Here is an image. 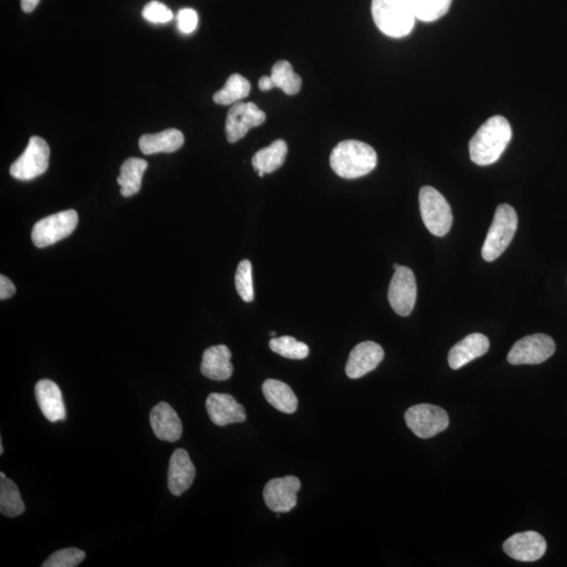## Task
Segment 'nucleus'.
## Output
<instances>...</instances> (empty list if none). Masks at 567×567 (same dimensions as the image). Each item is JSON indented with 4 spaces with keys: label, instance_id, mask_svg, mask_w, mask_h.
<instances>
[{
    "label": "nucleus",
    "instance_id": "obj_7",
    "mask_svg": "<svg viewBox=\"0 0 567 567\" xmlns=\"http://www.w3.org/2000/svg\"><path fill=\"white\" fill-rule=\"evenodd\" d=\"M78 225V214L76 210L70 209L61 211L44 217L34 226L32 240L38 248H48L59 240L71 236Z\"/></svg>",
    "mask_w": 567,
    "mask_h": 567
},
{
    "label": "nucleus",
    "instance_id": "obj_40",
    "mask_svg": "<svg viewBox=\"0 0 567 567\" xmlns=\"http://www.w3.org/2000/svg\"><path fill=\"white\" fill-rule=\"evenodd\" d=\"M393 268H394V271H397V269H398V268H399V265H398V264H394V265H393Z\"/></svg>",
    "mask_w": 567,
    "mask_h": 567
},
{
    "label": "nucleus",
    "instance_id": "obj_5",
    "mask_svg": "<svg viewBox=\"0 0 567 567\" xmlns=\"http://www.w3.org/2000/svg\"><path fill=\"white\" fill-rule=\"evenodd\" d=\"M420 208L423 224L437 237H444L450 232L453 215L451 206L437 189L423 186L420 192Z\"/></svg>",
    "mask_w": 567,
    "mask_h": 567
},
{
    "label": "nucleus",
    "instance_id": "obj_2",
    "mask_svg": "<svg viewBox=\"0 0 567 567\" xmlns=\"http://www.w3.org/2000/svg\"><path fill=\"white\" fill-rule=\"evenodd\" d=\"M330 165L332 170L343 179H358L376 168L377 154L365 142L342 141L330 154Z\"/></svg>",
    "mask_w": 567,
    "mask_h": 567
},
{
    "label": "nucleus",
    "instance_id": "obj_8",
    "mask_svg": "<svg viewBox=\"0 0 567 567\" xmlns=\"http://www.w3.org/2000/svg\"><path fill=\"white\" fill-rule=\"evenodd\" d=\"M50 146L47 141L34 136L24 154L11 165L10 174L20 181H31L48 170Z\"/></svg>",
    "mask_w": 567,
    "mask_h": 567
},
{
    "label": "nucleus",
    "instance_id": "obj_17",
    "mask_svg": "<svg viewBox=\"0 0 567 567\" xmlns=\"http://www.w3.org/2000/svg\"><path fill=\"white\" fill-rule=\"evenodd\" d=\"M194 477H196V468L187 451L177 449L169 461V489L171 494L181 496L191 488Z\"/></svg>",
    "mask_w": 567,
    "mask_h": 567
},
{
    "label": "nucleus",
    "instance_id": "obj_34",
    "mask_svg": "<svg viewBox=\"0 0 567 567\" xmlns=\"http://www.w3.org/2000/svg\"><path fill=\"white\" fill-rule=\"evenodd\" d=\"M16 288L11 280L4 276L0 277V300H8L15 295Z\"/></svg>",
    "mask_w": 567,
    "mask_h": 567
},
{
    "label": "nucleus",
    "instance_id": "obj_13",
    "mask_svg": "<svg viewBox=\"0 0 567 567\" xmlns=\"http://www.w3.org/2000/svg\"><path fill=\"white\" fill-rule=\"evenodd\" d=\"M503 551L521 563H534L547 552V541L537 532H518L503 543Z\"/></svg>",
    "mask_w": 567,
    "mask_h": 567
},
{
    "label": "nucleus",
    "instance_id": "obj_24",
    "mask_svg": "<svg viewBox=\"0 0 567 567\" xmlns=\"http://www.w3.org/2000/svg\"><path fill=\"white\" fill-rule=\"evenodd\" d=\"M147 162L140 158H129L120 169L117 182L122 186V194L125 198L133 197L141 189L143 175L147 169Z\"/></svg>",
    "mask_w": 567,
    "mask_h": 567
},
{
    "label": "nucleus",
    "instance_id": "obj_9",
    "mask_svg": "<svg viewBox=\"0 0 567 567\" xmlns=\"http://www.w3.org/2000/svg\"><path fill=\"white\" fill-rule=\"evenodd\" d=\"M555 350L551 336L542 334L524 337L512 347L508 362L512 365H538L546 362Z\"/></svg>",
    "mask_w": 567,
    "mask_h": 567
},
{
    "label": "nucleus",
    "instance_id": "obj_4",
    "mask_svg": "<svg viewBox=\"0 0 567 567\" xmlns=\"http://www.w3.org/2000/svg\"><path fill=\"white\" fill-rule=\"evenodd\" d=\"M517 227L518 217L512 206L508 204L498 206L481 250L484 260L492 262L498 259L511 244Z\"/></svg>",
    "mask_w": 567,
    "mask_h": 567
},
{
    "label": "nucleus",
    "instance_id": "obj_14",
    "mask_svg": "<svg viewBox=\"0 0 567 567\" xmlns=\"http://www.w3.org/2000/svg\"><path fill=\"white\" fill-rule=\"evenodd\" d=\"M206 410L216 426L225 427L246 421L244 406L229 394H209L206 399Z\"/></svg>",
    "mask_w": 567,
    "mask_h": 567
},
{
    "label": "nucleus",
    "instance_id": "obj_36",
    "mask_svg": "<svg viewBox=\"0 0 567 567\" xmlns=\"http://www.w3.org/2000/svg\"><path fill=\"white\" fill-rule=\"evenodd\" d=\"M259 88L263 91H271L273 89L271 76H263L259 82Z\"/></svg>",
    "mask_w": 567,
    "mask_h": 567
},
{
    "label": "nucleus",
    "instance_id": "obj_37",
    "mask_svg": "<svg viewBox=\"0 0 567 567\" xmlns=\"http://www.w3.org/2000/svg\"><path fill=\"white\" fill-rule=\"evenodd\" d=\"M0 454H4V445H3V441H0Z\"/></svg>",
    "mask_w": 567,
    "mask_h": 567
},
{
    "label": "nucleus",
    "instance_id": "obj_39",
    "mask_svg": "<svg viewBox=\"0 0 567 567\" xmlns=\"http://www.w3.org/2000/svg\"><path fill=\"white\" fill-rule=\"evenodd\" d=\"M0 477H2V478H7V476H5V474H4V473H3V472H2V473H0Z\"/></svg>",
    "mask_w": 567,
    "mask_h": 567
},
{
    "label": "nucleus",
    "instance_id": "obj_1",
    "mask_svg": "<svg viewBox=\"0 0 567 567\" xmlns=\"http://www.w3.org/2000/svg\"><path fill=\"white\" fill-rule=\"evenodd\" d=\"M512 135L511 125L506 118L494 116L486 120L469 141L472 161L480 166L497 162L511 142Z\"/></svg>",
    "mask_w": 567,
    "mask_h": 567
},
{
    "label": "nucleus",
    "instance_id": "obj_23",
    "mask_svg": "<svg viewBox=\"0 0 567 567\" xmlns=\"http://www.w3.org/2000/svg\"><path fill=\"white\" fill-rule=\"evenodd\" d=\"M287 154V143L279 139L256 153L251 163L256 173L272 174L283 166Z\"/></svg>",
    "mask_w": 567,
    "mask_h": 567
},
{
    "label": "nucleus",
    "instance_id": "obj_21",
    "mask_svg": "<svg viewBox=\"0 0 567 567\" xmlns=\"http://www.w3.org/2000/svg\"><path fill=\"white\" fill-rule=\"evenodd\" d=\"M185 145V135L180 130L169 129L161 133L145 135L139 140V147L145 154L174 153Z\"/></svg>",
    "mask_w": 567,
    "mask_h": 567
},
{
    "label": "nucleus",
    "instance_id": "obj_38",
    "mask_svg": "<svg viewBox=\"0 0 567 567\" xmlns=\"http://www.w3.org/2000/svg\"><path fill=\"white\" fill-rule=\"evenodd\" d=\"M269 335H271L273 337H276L277 336V332L276 331H271V332H269Z\"/></svg>",
    "mask_w": 567,
    "mask_h": 567
},
{
    "label": "nucleus",
    "instance_id": "obj_25",
    "mask_svg": "<svg viewBox=\"0 0 567 567\" xmlns=\"http://www.w3.org/2000/svg\"><path fill=\"white\" fill-rule=\"evenodd\" d=\"M250 91L251 85L248 79L240 74H232L227 79L224 87L214 95V101L220 106L234 105V103L245 99Z\"/></svg>",
    "mask_w": 567,
    "mask_h": 567
},
{
    "label": "nucleus",
    "instance_id": "obj_10",
    "mask_svg": "<svg viewBox=\"0 0 567 567\" xmlns=\"http://www.w3.org/2000/svg\"><path fill=\"white\" fill-rule=\"evenodd\" d=\"M416 297L417 284L414 272L408 267L399 266L389 286V303L400 317H408L413 311Z\"/></svg>",
    "mask_w": 567,
    "mask_h": 567
},
{
    "label": "nucleus",
    "instance_id": "obj_20",
    "mask_svg": "<svg viewBox=\"0 0 567 567\" xmlns=\"http://www.w3.org/2000/svg\"><path fill=\"white\" fill-rule=\"evenodd\" d=\"M202 374L209 380L227 381L233 374L232 351L225 345L213 346L203 353L201 363Z\"/></svg>",
    "mask_w": 567,
    "mask_h": 567
},
{
    "label": "nucleus",
    "instance_id": "obj_35",
    "mask_svg": "<svg viewBox=\"0 0 567 567\" xmlns=\"http://www.w3.org/2000/svg\"><path fill=\"white\" fill-rule=\"evenodd\" d=\"M40 0H20L21 9L26 13H31L36 9Z\"/></svg>",
    "mask_w": 567,
    "mask_h": 567
},
{
    "label": "nucleus",
    "instance_id": "obj_3",
    "mask_svg": "<svg viewBox=\"0 0 567 567\" xmlns=\"http://www.w3.org/2000/svg\"><path fill=\"white\" fill-rule=\"evenodd\" d=\"M371 12L378 30L392 38L408 36L417 20L413 0H372Z\"/></svg>",
    "mask_w": 567,
    "mask_h": 567
},
{
    "label": "nucleus",
    "instance_id": "obj_30",
    "mask_svg": "<svg viewBox=\"0 0 567 567\" xmlns=\"http://www.w3.org/2000/svg\"><path fill=\"white\" fill-rule=\"evenodd\" d=\"M234 283H236V288L240 299L246 303L254 301V280H252V265L249 260H243L240 263Z\"/></svg>",
    "mask_w": 567,
    "mask_h": 567
},
{
    "label": "nucleus",
    "instance_id": "obj_16",
    "mask_svg": "<svg viewBox=\"0 0 567 567\" xmlns=\"http://www.w3.org/2000/svg\"><path fill=\"white\" fill-rule=\"evenodd\" d=\"M154 434L160 440L176 443L182 437V421L177 412L168 403L154 406L150 415Z\"/></svg>",
    "mask_w": 567,
    "mask_h": 567
},
{
    "label": "nucleus",
    "instance_id": "obj_19",
    "mask_svg": "<svg viewBox=\"0 0 567 567\" xmlns=\"http://www.w3.org/2000/svg\"><path fill=\"white\" fill-rule=\"evenodd\" d=\"M489 349L488 337L481 334L469 335L451 349L448 358L449 365L453 370L461 369L472 360L483 357Z\"/></svg>",
    "mask_w": 567,
    "mask_h": 567
},
{
    "label": "nucleus",
    "instance_id": "obj_22",
    "mask_svg": "<svg viewBox=\"0 0 567 567\" xmlns=\"http://www.w3.org/2000/svg\"><path fill=\"white\" fill-rule=\"evenodd\" d=\"M263 394L267 402L274 409L286 414H292L299 406V400L292 389L283 382L278 380H267L262 386Z\"/></svg>",
    "mask_w": 567,
    "mask_h": 567
},
{
    "label": "nucleus",
    "instance_id": "obj_31",
    "mask_svg": "<svg viewBox=\"0 0 567 567\" xmlns=\"http://www.w3.org/2000/svg\"><path fill=\"white\" fill-rule=\"evenodd\" d=\"M85 552L75 547L60 549L50 557L42 565L43 567H75L85 559Z\"/></svg>",
    "mask_w": 567,
    "mask_h": 567
},
{
    "label": "nucleus",
    "instance_id": "obj_26",
    "mask_svg": "<svg viewBox=\"0 0 567 567\" xmlns=\"http://www.w3.org/2000/svg\"><path fill=\"white\" fill-rule=\"evenodd\" d=\"M272 83L287 95H296L302 88V78L295 73L288 61L280 60L274 63L272 68Z\"/></svg>",
    "mask_w": 567,
    "mask_h": 567
},
{
    "label": "nucleus",
    "instance_id": "obj_32",
    "mask_svg": "<svg viewBox=\"0 0 567 567\" xmlns=\"http://www.w3.org/2000/svg\"><path fill=\"white\" fill-rule=\"evenodd\" d=\"M142 16L152 24H168L173 20L174 14L164 4L154 0L143 8Z\"/></svg>",
    "mask_w": 567,
    "mask_h": 567
},
{
    "label": "nucleus",
    "instance_id": "obj_12",
    "mask_svg": "<svg viewBox=\"0 0 567 567\" xmlns=\"http://www.w3.org/2000/svg\"><path fill=\"white\" fill-rule=\"evenodd\" d=\"M301 481L295 476L274 478L268 481L263 496L269 509L274 513H288L297 503V492L301 490Z\"/></svg>",
    "mask_w": 567,
    "mask_h": 567
},
{
    "label": "nucleus",
    "instance_id": "obj_33",
    "mask_svg": "<svg viewBox=\"0 0 567 567\" xmlns=\"http://www.w3.org/2000/svg\"><path fill=\"white\" fill-rule=\"evenodd\" d=\"M199 24V17L196 11L193 9H182L177 14V27L185 34H192L196 30Z\"/></svg>",
    "mask_w": 567,
    "mask_h": 567
},
{
    "label": "nucleus",
    "instance_id": "obj_6",
    "mask_svg": "<svg viewBox=\"0 0 567 567\" xmlns=\"http://www.w3.org/2000/svg\"><path fill=\"white\" fill-rule=\"evenodd\" d=\"M405 421L411 431L422 439L444 432L450 423L449 415L443 408L429 404L411 406L406 411Z\"/></svg>",
    "mask_w": 567,
    "mask_h": 567
},
{
    "label": "nucleus",
    "instance_id": "obj_11",
    "mask_svg": "<svg viewBox=\"0 0 567 567\" xmlns=\"http://www.w3.org/2000/svg\"><path fill=\"white\" fill-rule=\"evenodd\" d=\"M266 114L260 110L255 103L238 102L229 108L225 131L227 141L236 143L243 139L251 129L257 128L265 122Z\"/></svg>",
    "mask_w": 567,
    "mask_h": 567
},
{
    "label": "nucleus",
    "instance_id": "obj_15",
    "mask_svg": "<svg viewBox=\"0 0 567 567\" xmlns=\"http://www.w3.org/2000/svg\"><path fill=\"white\" fill-rule=\"evenodd\" d=\"M385 358L383 349L374 342H363L355 346L349 355L346 374L351 380H358L374 371Z\"/></svg>",
    "mask_w": 567,
    "mask_h": 567
},
{
    "label": "nucleus",
    "instance_id": "obj_27",
    "mask_svg": "<svg viewBox=\"0 0 567 567\" xmlns=\"http://www.w3.org/2000/svg\"><path fill=\"white\" fill-rule=\"evenodd\" d=\"M25 503L21 500L19 488L14 481L2 478L0 480V512L4 516L14 518L24 514Z\"/></svg>",
    "mask_w": 567,
    "mask_h": 567
},
{
    "label": "nucleus",
    "instance_id": "obj_29",
    "mask_svg": "<svg viewBox=\"0 0 567 567\" xmlns=\"http://www.w3.org/2000/svg\"><path fill=\"white\" fill-rule=\"evenodd\" d=\"M413 2L417 20L432 22L448 13L452 0H413Z\"/></svg>",
    "mask_w": 567,
    "mask_h": 567
},
{
    "label": "nucleus",
    "instance_id": "obj_18",
    "mask_svg": "<svg viewBox=\"0 0 567 567\" xmlns=\"http://www.w3.org/2000/svg\"><path fill=\"white\" fill-rule=\"evenodd\" d=\"M35 397L40 410L51 422L65 421L67 411L62 393L57 383L42 380L36 383Z\"/></svg>",
    "mask_w": 567,
    "mask_h": 567
},
{
    "label": "nucleus",
    "instance_id": "obj_28",
    "mask_svg": "<svg viewBox=\"0 0 567 567\" xmlns=\"http://www.w3.org/2000/svg\"><path fill=\"white\" fill-rule=\"evenodd\" d=\"M269 347L274 353L289 359H303L309 355V347L305 343L296 341L292 336L273 337Z\"/></svg>",
    "mask_w": 567,
    "mask_h": 567
}]
</instances>
